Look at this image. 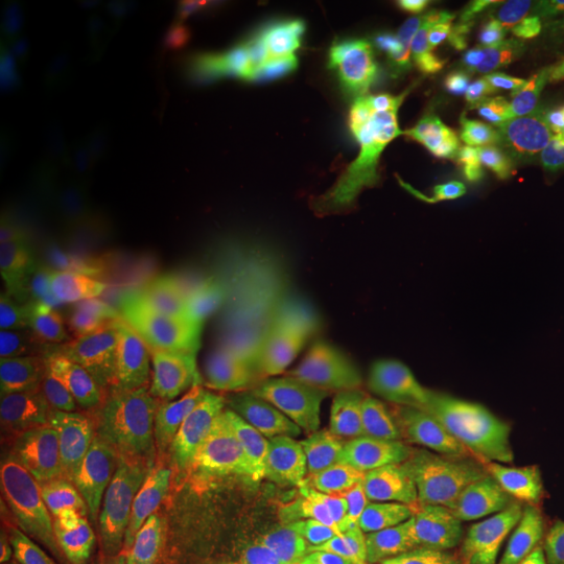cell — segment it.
<instances>
[{
    "mask_svg": "<svg viewBox=\"0 0 564 564\" xmlns=\"http://www.w3.org/2000/svg\"><path fill=\"white\" fill-rule=\"evenodd\" d=\"M470 76L463 68L442 66L429 76L421 89V108L426 116L449 118L457 110H463L470 100Z\"/></svg>",
    "mask_w": 564,
    "mask_h": 564,
    "instance_id": "obj_1",
    "label": "cell"
},
{
    "mask_svg": "<svg viewBox=\"0 0 564 564\" xmlns=\"http://www.w3.org/2000/svg\"><path fill=\"white\" fill-rule=\"evenodd\" d=\"M3 564H32V562H30V560H21V556L6 552V560H3Z\"/></svg>",
    "mask_w": 564,
    "mask_h": 564,
    "instance_id": "obj_2",
    "label": "cell"
}]
</instances>
